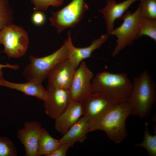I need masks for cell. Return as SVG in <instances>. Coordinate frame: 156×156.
Segmentation results:
<instances>
[{"label":"cell","mask_w":156,"mask_h":156,"mask_svg":"<svg viewBox=\"0 0 156 156\" xmlns=\"http://www.w3.org/2000/svg\"><path fill=\"white\" fill-rule=\"evenodd\" d=\"M42 82L29 81L24 83H16L3 79L0 83V86L16 90L26 95L34 96L43 101L46 96L47 90L43 87Z\"/></svg>","instance_id":"e0dca14e"},{"label":"cell","mask_w":156,"mask_h":156,"mask_svg":"<svg viewBox=\"0 0 156 156\" xmlns=\"http://www.w3.org/2000/svg\"><path fill=\"white\" fill-rule=\"evenodd\" d=\"M81 102L83 116L86 119L89 129L96 125L116 103L105 94L96 92L92 93Z\"/></svg>","instance_id":"ba28073f"},{"label":"cell","mask_w":156,"mask_h":156,"mask_svg":"<svg viewBox=\"0 0 156 156\" xmlns=\"http://www.w3.org/2000/svg\"><path fill=\"white\" fill-rule=\"evenodd\" d=\"M142 17L156 20V0H139Z\"/></svg>","instance_id":"44dd1931"},{"label":"cell","mask_w":156,"mask_h":156,"mask_svg":"<svg viewBox=\"0 0 156 156\" xmlns=\"http://www.w3.org/2000/svg\"><path fill=\"white\" fill-rule=\"evenodd\" d=\"M83 115L81 102L71 101L65 110L55 119V130L62 135Z\"/></svg>","instance_id":"9a60e30c"},{"label":"cell","mask_w":156,"mask_h":156,"mask_svg":"<svg viewBox=\"0 0 156 156\" xmlns=\"http://www.w3.org/2000/svg\"><path fill=\"white\" fill-rule=\"evenodd\" d=\"M34 4V11H46L49 7H60L63 4L64 0H31Z\"/></svg>","instance_id":"cb8c5ba5"},{"label":"cell","mask_w":156,"mask_h":156,"mask_svg":"<svg viewBox=\"0 0 156 156\" xmlns=\"http://www.w3.org/2000/svg\"><path fill=\"white\" fill-rule=\"evenodd\" d=\"M77 68L68 59L59 62L48 74L47 88L70 89L75 72Z\"/></svg>","instance_id":"8fae6325"},{"label":"cell","mask_w":156,"mask_h":156,"mask_svg":"<svg viewBox=\"0 0 156 156\" xmlns=\"http://www.w3.org/2000/svg\"><path fill=\"white\" fill-rule=\"evenodd\" d=\"M29 58L30 63L25 68L23 75L29 81L42 82L47 78L49 71L57 64L68 59V51L64 42L51 54L41 57L30 56Z\"/></svg>","instance_id":"277c9868"},{"label":"cell","mask_w":156,"mask_h":156,"mask_svg":"<svg viewBox=\"0 0 156 156\" xmlns=\"http://www.w3.org/2000/svg\"><path fill=\"white\" fill-rule=\"evenodd\" d=\"M60 144V139L52 137L45 128H42L38 143V156H49Z\"/></svg>","instance_id":"ac0fdd59"},{"label":"cell","mask_w":156,"mask_h":156,"mask_svg":"<svg viewBox=\"0 0 156 156\" xmlns=\"http://www.w3.org/2000/svg\"><path fill=\"white\" fill-rule=\"evenodd\" d=\"M139 5L133 12L127 11L122 16V24L114 29L109 34L117 38L116 45L112 54L115 57L125 47L132 44L134 41L138 38L139 27L142 18Z\"/></svg>","instance_id":"5b68a950"},{"label":"cell","mask_w":156,"mask_h":156,"mask_svg":"<svg viewBox=\"0 0 156 156\" xmlns=\"http://www.w3.org/2000/svg\"><path fill=\"white\" fill-rule=\"evenodd\" d=\"M128 101L132 114L143 119L148 117L156 101V85L148 72L145 70L134 79Z\"/></svg>","instance_id":"7a4b0ae2"},{"label":"cell","mask_w":156,"mask_h":156,"mask_svg":"<svg viewBox=\"0 0 156 156\" xmlns=\"http://www.w3.org/2000/svg\"><path fill=\"white\" fill-rule=\"evenodd\" d=\"M109 35L107 33L102 35L100 37L92 41L89 46L83 48L77 47L73 44L71 33H68V37L65 42L68 51V59L77 68L83 60L90 57L92 53L99 48L109 38Z\"/></svg>","instance_id":"4fadbf2b"},{"label":"cell","mask_w":156,"mask_h":156,"mask_svg":"<svg viewBox=\"0 0 156 156\" xmlns=\"http://www.w3.org/2000/svg\"><path fill=\"white\" fill-rule=\"evenodd\" d=\"M17 149L12 141L4 136H0V156H16Z\"/></svg>","instance_id":"603a6c76"},{"label":"cell","mask_w":156,"mask_h":156,"mask_svg":"<svg viewBox=\"0 0 156 156\" xmlns=\"http://www.w3.org/2000/svg\"><path fill=\"white\" fill-rule=\"evenodd\" d=\"M73 145L69 143L61 144L49 156H65L70 147Z\"/></svg>","instance_id":"484cf974"},{"label":"cell","mask_w":156,"mask_h":156,"mask_svg":"<svg viewBox=\"0 0 156 156\" xmlns=\"http://www.w3.org/2000/svg\"><path fill=\"white\" fill-rule=\"evenodd\" d=\"M139 0H125L117 3L115 0H107L105 7L99 10L103 15L106 25L107 34L114 28V23L118 19L122 18L129 7Z\"/></svg>","instance_id":"5bb4252c"},{"label":"cell","mask_w":156,"mask_h":156,"mask_svg":"<svg viewBox=\"0 0 156 156\" xmlns=\"http://www.w3.org/2000/svg\"><path fill=\"white\" fill-rule=\"evenodd\" d=\"M31 20L33 24L35 25L40 26L45 23L46 16L41 11H35L31 16Z\"/></svg>","instance_id":"d4e9b609"},{"label":"cell","mask_w":156,"mask_h":156,"mask_svg":"<svg viewBox=\"0 0 156 156\" xmlns=\"http://www.w3.org/2000/svg\"><path fill=\"white\" fill-rule=\"evenodd\" d=\"M3 79V73L2 70V68H0V83Z\"/></svg>","instance_id":"83f0119b"},{"label":"cell","mask_w":156,"mask_h":156,"mask_svg":"<svg viewBox=\"0 0 156 156\" xmlns=\"http://www.w3.org/2000/svg\"><path fill=\"white\" fill-rule=\"evenodd\" d=\"M46 90L43 100L45 112L50 118L55 119L71 101L70 89L49 88Z\"/></svg>","instance_id":"30bf717a"},{"label":"cell","mask_w":156,"mask_h":156,"mask_svg":"<svg viewBox=\"0 0 156 156\" xmlns=\"http://www.w3.org/2000/svg\"><path fill=\"white\" fill-rule=\"evenodd\" d=\"M13 12L7 0H0V31L5 26L12 23Z\"/></svg>","instance_id":"7402d4cb"},{"label":"cell","mask_w":156,"mask_h":156,"mask_svg":"<svg viewBox=\"0 0 156 156\" xmlns=\"http://www.w3.org/2000/svg\"><path fill=\"white\" fill-rule=\"evenodd\" d=\"M149 123L147 122H145V131L144 133L143 140L141 143L135 144V146L144 148L149 156H156V129L155 130V127H154V134L153 135L150 134L148 129V126Z\"/></svg>","instance_id":"d6986e66"},{"label":"cell","mask_w":156,"mask_h":156,"mask_svg":"<svg viewBox=\"0 0 156 156\" xmlns=\"http://www.w3.org/2000/svg\"><path fill=\"white\" fill-rule=\"evenodd\" d=\"M9 57L18 58L26 54L29 44L27 33L22 27L12 23L4 26L0 31V44Z\"/></svg>","instance_id":"8992f818"},{"label":"cell","mask_w":156,"mask_h":156,"mask_svg":"<svg viewBox=\"0 0 156 156\" xmlns=\"http://www.w3.org/2000/svg\"><path fill=\"white\" fill-rule=\"evenodd\" d=\"M94 76L85 62L82 61L75 70L71 84V101L81 102L92 93V81Z\"/></svg>","instance_id":"9c48e42d"},{"label":"cell","mask_w":156,"mask_h":156,"mask_svg":"<svg viewBox=\"0 0 156 156\" xmlns=\"http://www.w3.org/2000/svg\"><path fill=\"white\" fill-rule=\"evenodd\" d=\"M89 8L84 0H73L67 5L56 12H51L49 18L52 26L58 33L64 29L73 27L82 19Z\"/></svg>","instance_id":"52a82bcc"},{"label":"cell","mask_w":156,"mask_h":156,"mask_svg":"<svg viewBox=\"0 0 156 156\" xmlns=\"http://www.w3.org/2000/svg\"><path fill=\"white\" fill-rule=\"evenodd\" d=\"M132 82L127 74L103 71L94 76L92 93H102L116 103L128 101L131 93Z\"/></svg>","instance_id":"6da1fadb"},{"label":"cell","mask_w":156,"mask_h":156,"mask_svg":"<svg viewBox=\"0 0 156 156\" xmlns=\"http://www.w3.org/2000/svg\"><path fill=\"white\" fill-rule=\"evenodd\" d=\"M89 129L86 119L81 117L59 139L60 144L69 143L73 145L77 142H83L86 139Z\"/></svg>","instance_id":"2e32d148"},{"label":"cell","mask_w":156,"mask_h":156,"mask_svg":"<svg viewBox=\"0 0 156 156\" xmlns=\"http://www.w3.org/2000/svg\"><path fill=\"white\" fill-rule=\"evenodd\" d=\"M131 114L132 110L128 101L116 103L96 125L89 129V132L103 131L113 142L120 143L127 136L126 122Z\"/></svg>","instance_id":"3957f363"},{"label":"cell","mask_w":156,"mask_h":156,"mask_svg":"<svg viewBox=\"0 0 156 156\" xmlns=\"http://www.w3.org/2000/svg\"><path fill=\"white\" fill-rule=\"evenodd\" d=\"M37 121H26L24 127L17 132V136L25 148L26 156H38V148L40 136L42 129Z\"/></svg>","instance_id":"7c38bea8"},{"label":"cell","mask_w":156,"mask_h":156,"mask_svg":"<svg viewBox=\"0 0 156 156\" xmlns=\"http://www.w3.org/2000/svg\"><path fill=\"white\" fill-rule=\"evenodd\" d=\"M8 68L16 70L18 69L19 66L16 65H11L9 64H0V68Z\"/></svg>","instance_id":"4316f807"},{"label":"cell","mask_w":156,"mask_h":156,"mask_svg":"<svg viewBox=\"0 0 156 156\" xmlns=\"http://www.w3.org/2000/svg\"><path fill=\"white\" fill-rule=\"evenodd\" d=\"M146 36L156 42V20L142 17L138 38Z\"/></svg>","instance_id":"ffe728a7"}]
</instances>
